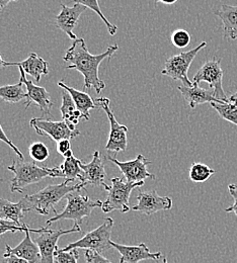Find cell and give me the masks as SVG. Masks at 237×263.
<instances>
[{
	"label": "cell",
	"instance_id": "ffe728a7",
	"mask_svg": "<svg viewBox=\"0 0 237 263\" xmlns=\"http://www.w3.org/2000/svg\"><path fill=\"white\" fill-rule=\"evenodd\" d=\"M223 24V34L225 40L237 39V5L222 4L221 8L214 12Z\"/></svg>",
	"mask_w": 237,
	"mask_h": 263
},
{
	"label": "cell",
	"instance_id": "d6a6232c",
	"mask_svg": "<svg viewBox=\"0 0 237 263\" xmlns=\"http://www.w3.org/2000/svg\"><path fill=\"white\" fill-rule=\"evenodd\" d=\"M27 229V224H23V226L16 225L14 222L0 219V236L7 233V232H25Z\"/></svg>",
	"mask_w": 237,
	"mask_h": 263
},
{
	"label": "cell",
	"instance_id": "836d02e7",
	"mask_svg": "<svg viewBox=\"0 0 237 263\" xmlns=\"http://www.w3.org/2000/svg\"><path fill=\"white\" fill-rule=\"evenodd\" d=\"M84 257L86 263H114L102 256L101 253L93 250H85Z\"/></svg>",
	"mask_w": 237,
	"mask_h": 263
},
{
	"label": "cell",
	"instance_id": "7c38bea8",
	"mask_svg": "<svg viewBox=\"0 0 237 263\" xmlns=\"http://www.w3.org/2000/svg\"><path fill=\"white\" fill-rule=\"evenodd\" d=\"M106 158L119 167L126 180L129 182H140L147 178H155V175L149 173L147 170V166L152 162L145 158L142 154H139L134 160L126 162H121L117 160L116 157L112 156H106Z\"/></svg>",
	"mask_w": 237,
	"mask_h": 263
},
{
	"label": "cell",
	"instance_id": "44dd1931",
	"mask_svg": "<svg viewBox=\"0 0 237 263\" xmlns=\"http://www.w3.org/2000/svg\"><path fill=\"white\" fill-rule=\"evenodd\" d=\"M10 66L22 67L25 73L31 75L37 83H40L43 75L49 73V63L35 53H31L30 56L22 62H10Z\"/></svg>",
	"mask_w": 237,
	"mask_h": 263
},
{
	"label": "cell",
	"instance_id": "2e32d148",
	"mask_svg": "<svg viewBox=\"0 0 237 263\" xmlns=\"http://www.w3.org/2000/svg\"><path fill=\"white\" fill-rule=\"evenodd\" d=\"M86 10V7L80 4H74L71 7L64 3H61V11L55 18V25L68 36L75 41L78 37L73 33V30L76 28L78 24V20L80 15Z\"/></svg>",
	"mask_w": 237,
	"mask_h": 263
},
{
	"label": "cell",
	"instance_id": "d590c367",
	"mask_svg": "<svg viewBox=\"0 0 237 263\" xmlns=\"http://www.w3.org/2000/svg\"><path fill=\"white\" fill-rule=\"evenodd\" d=\"M228 192L233 197V204L227 209H225V213H234L237 217V185L236 184H229L228 185Z\"/></svg>",
	"mask_w": 237,
	"mask_h": 263
},
{
	"label": "cell",
	"instance_id": "5b68a950",
	"mask_svg": "<svg viewBox=\"0 0 237 263\" xmlns=\"http://www.w3.org/2000/svg\"><path fill=\"white\" fill-rule=\"evenodd\" d=\"M111 186L108 196L104 202H102V210L103 213L107 214L113 211H120L123 214L128 213L131 208L129 199L131 193L136 187H140L144 184V181L140 182H129L122 178L115 177L111 180Z\"/></svg>",
	"mask_w": 237,
	"mask_h": 263
},
{
	"label": "cell",
	"instance_id": "83f0119b",
	"mask_svg": "<svg viewBox=\"0 0 237 263\" xmlns=\"http://www.w3.org/2000/svg\"><path fill=\"white\" fill-rule=\"evenodd\" d=\"M216 171L212 168H210L208 165L200 163V162H196L193 163L191 168H190V179L193 182L196 183H202L207 181Z\"/></svg>",
	"mask_w": 237,
	"mask_h": 263
},
{
	"label": "cell",
	"instance_id": "7bdbcfd3",
	"mask_svg": "<svg viewBox=\"0 0 237 263\" xmlns=\"http://www.w3.org/2000/svg\"><path fill=\"white\" fill-rule=\"evenodd\" d=\"M162 263H169V261H168V259H167V257H166V256L163 257V260H162Z\"/></svg>",
	"mask_w": 237,
	"mask_h": 263
},
{
	"label": "cell",
	"instance_id": "d6986e66",
	"mask_svg": "<svg viewBox=\"0 0 237 263\" xmlns=\"http://www.w3.org/2000/svg\"><path fill=\"white\" fill-rule=\"evenodd\" d=\"M177 89L180 91L183 98L187 101L191 108H195L197 105L207 102H223L215 98L213 89L201 88L198 84H194L191 87L178 86Z\"/></svg>",
	"mask_w": 237,
	"mask_h": 263
},
{
	"label": "cell",
	"instance_id": "4fadbf2b",
	"mask_svg": "<svg viewBox=\"0 0 237 263\" xmlns=\"http://www.w3.org/2000/svg\"><path fill=\"white\" fill-rule=\"evenodd\" d=\"M19 68L21 72L20 80L25 84L27 88V93H28V99H26V108L28 109L32 103H34L41 109L43 115L51 116L53 101L51 100L50 93L44 87L34 85L33 81L28 80L24 69L22 67H19Z\"/></svg>",
	"mask_w": 237,
	"mask_h": 263
},
{
	"label": "cell",
	"instance_id": "8d00e7d4",
	"mask_svg": "<svg viewBox=\"0 0 237 263\" xmlns=\"http://www.w3.org/2000/svg\"><path fill=\"white\" fill-rule=\"evenodd\" d=\"M0 141H2L3 143H5V144H7L14 152H15V154L19 156V158H22V159H24L25 157H24V154L20 151V149L7 138V136H6V134L4 133L3 131V129H2V127H1V125H0Z\"/></svg>",
	"mask_w": 237,
	"mask_h": 263
},
{
	"label": "cell",
	"instance_id": "1f68e13d",
	"mask_svg": "<svg viewBox=\"0 0 237 263\" xmlns=\"http://www.w3.org/2000/svg\"><path fill=\"white\" fill-rule=\"evenodd\" d=\"M171 42L178 49L186 48L191 43V34L185 30H176L171 34Z\"/></svg>",
	"mask_w": 237,
	"mask_h": 263
},
{
	"label": "cell",
	"instance_id": "5bb4252c",
	"mask_svg": "<svg viewBox=\"0 0 237 263\" xmlns=\"http://www.w3.org/2000/svg\"><path fill=\"white\" fill-rule=\"evenodd\" d=\"M137 199L138 203L133 205L132 210L147 216L160 211H169L172 208V199L170 197L158 196L156 191L140 192Z\"/></svg>",
	"mask_w": 237,
	"mask_h": 263
},
{
	"label": "cell",
	"instance_id": "ba28073f",
	"mask_svg": "<svg viewBox=\"0 0 237 263\" xmlns=\"http://www.w3.org/2000/svg\"><path fill=\"white\" fill-rule=\"evenodd\" d=\"M96 103L99 104L104 110L110 122L111 131L107 139V143L105 145V150L112 151L115 153L126 151L128 146V140H127L128 128L124 125L119 124L118 121L116 120L114 111L111 109V106H110V99L106 98H100L96 99Z\"/></svg>",
	"mask_w": 237,
	"mask_h": 263
},
{
	"label": "cell",
	"instance_id": "7402d4cb",
	"mask_svg": "<svg viewBox=\"0 0 237 263\" xmlns=\"http://www.w3.org/2000/svg\"><path fill=\"white\" fill-rule=\"evenodd\" d=\"M58 86L70 93V96L72 97V99L75 102L77 109L81 112L82 119L85 121H88L90 118L89 110L95 109L97 107L96 100L92 99V97L88 93H85L83 91H79L73 87H70L63 81H59Z\"/></svg>",
	"mask_w": 237,
	"mask_h": 263
},
{
	"label": "cell",
	"instance_id": "4dcf8cb0",
	"mask_svg": "<svg viewBox=\"0 0 237 263\" xmlns=\"http://www.w3.org/2000/svg\"><path fill=\"white\" fill-rule=\"evenodd\" d=\"M79 259V252L77 249H72L70 251H63L58 249L55 252L54 260L55 263H77Z\"/></svg>",
	"mask_w": 237,
	"mask_h": 263
},
{
	"label": "cell",
	"instance_id": "cb8c5ba5",
	"mask_svg": "<svg viewBox=\"0 0 237 263\" xmlns=\"http://www.w3.org/2000/svg\"><path fill=\"white\" fill-rule=\"evenodd\" d=\"M24 206L21 201L14 203L7 199L0 198V219L14 222L19 226H23L22 220L24 219Z\"/></svg>",
	"mask_w": 237,
	"mask_h": 263
},
{
	"label": "cell",
	"instance_id": "3957f363",
	"mask_svg": "<svg viewBox=\"0 0 237 263\" xmlns=\"http://www.w3.org/2000/svg\"><path fill=\"white\" fill-rule=\"evenodd\" d=\"M8 170L13 173V178L10 180L11 193L22 194L29 185L38 183L47 177H63L59 166L40 167L34 162H26L22 158L14 159L13 163L8 166Z\"/></svg>",
	"mask_w": 237,
	"mask_h": 263
},
{
	"label": "cell",
	"instance_id": "4316f807",
	"mask_svg": "<svg viewBox=\"0 0 237 263\" xmlns=\"http://www.w3.org/2000/svg\"><path fill=\"white\" fill-rule=\"evenodd\" d=\"M212 107L225 121L237 126V100L227 102H211Z\"/></svg>",
	"mask_w": 237,
	"mask_h": 263
},
{
	"label": "cell",
	"instance_id": "52a82bcc",
	"mask_svg": "<svg viewBox=\"0 0 237 263\" xmlns=\"http://www.w3.org/2000/svg\"><path fill=\"white\" fill-rule=\"evenodd\" d=\"M206 46H207V43L202 42L199 46H197L196 48L190 51L183 52L180 54L170 57L167 60L165 69L161 71V74L169 76L173 80L180 81L184 86H188V87L193 86L194 83L189 79L188 72L192 62L197 57L198 53Z\"/></svg>",
	"mask_w": 237,
	"mask_h": 263
},
{
	"label": "cell",
	"instance_id": "d4e9b609",
	"mask_svg": "<svg viewBox=\"0 0 237 263\" xmlns=\"http://www.w3.org/2000/svg\"><path fill=\"white\" fill-rule=\"evenodd\" d=\"M25 84L20 80L17 84L0 86V99L5 102L16 103L28 99V93L25 90Z\"/></svg>",
	"mask_w": 237,
	"mask_h": 263
},
{
	"label": "cell",
	"instance_id": "60d3db41",
	"mask_svg": "<svg viewBox=\"0 0 237 263\" xmlns=\"http://www.w3.org/2000/svg\"><path fill=\"white\" fill-rule=\"evenodd\" d=\"M7 66H10V62L4 61L1 57V54H0V68H4V67H7Z\"/></svg>",
	"mask_w": 237,
	"mask_h": 263
},
{
	"label": "cell",
	"instance_id": "b9f144b4",
	"mask_svg": "<svg viewBox=\"0 0 237 263\" xmlns=\"http://www.w3.org/2000/svg\"><path fill=\"white\" fill-rule=\"evenodd\" d=\"M229 100H230V101H233V100H237V92L236 93H234V95H233V96H232L231 98H229Z\"/></svg>",
	"mask_w": 237,
	"mask_h": 263
},
{
	"label": "cell",
	"instance_id": "277c9868",
	"mask_svg": "<svg viewBox=\"0 0 237 263\" xmlns=\"http://www.w3.org/2000/svg\"><path fill=\"white\" fill-rule=\"evenodd\" d=\"M67 204L62 213L56 214L53 218L47 221L46 227H50L53 223L61 220H72L75 224L80 225L83 219L88 217L92 212L97 208H102L101 200H92L88 196H81L80 192H74L69 194Z\"/></svg>",
	"mask_w": 237,
	"mask_h": 263
},
{
	"label": "cell",
	"instance_id": "74e56055",
	"mask_svg": "<svg viewBox=\"0 0 237 263\" xmlns=\"http://www.w3.org/2000/svg\"><path fill=\"white\" fill-rule=\"evenodd\" d=\"M5 263H30L28 260L24 258H20L14 255H9V256H3Z\"/></svg>",
	"mask_w": 237,
	"mask_h": 263
},
{
	"label": "cell",
	"instance_id": "9a60e30c",
	"mask_svg": "<svg viewBox=\"0 0 237 263\" xmlns=\"http://www.w3.org/2000/svg\"><path fill=\"white\" fill-rule=\"evenodd\" d=\"M112 248L116 249L120 255V263H139L142 260H159L162 256L161 252L152 253L150 252L149 248L144 244L141 243L136 246H129L118 244L116 242L111 241Z\"/></svg>",
	"mask_w": 237,
	"mask_h": 263
},
{
	"label": "cell",
	"instance_id": "f35d334b",
	"mask_svg": "<svg viewBox=\"0 0 237 263\" xmlns=\"http://www.w3.org/2000/svg\"><path fill=\"white\" fill-rule=\"evenodd\" d=\"M11 1H17V0H0V12H1V10H2L5 6H7V4H9Z\"/></svg>",
	"mask_w": 237,
	"mask_h": 263
},
{
	"label": "cell",
	"instance_id": "484cf974",
	"mask_svg": "<svg viewBox=\"0 0 237 263\" xmlns=\"http://www.w3.org/2000/svg\"><path fill=\"white\" fill-rule=\"evenodd\" d=\"M81 163L83 162L80 159L76 158L74 155L69 158H65L64 162L59 166L63 177H65L66 180H69L70 182H73L77 178L80 179L83 174Z\"/></svg>",
	"mask_w": 237,
	"mask_h": 263
},
{
	"label": "cell",
	"instance_id": "e0dca14e",
	"mask_svg": "<svg viewBox=\"0 0 237 263\" xmlns=\"http://www.w3.org/2000/svg\"><path fill=\"white\" fill-rule=\"evenodd\" d=\"M81 168L83 170V174L79 179L80 182L85 183L86 185L90 184L95 186H102L105 191L110 190V186L105 183L106 173L99 151H95L93 160L88 164L81 163Z\"/></svg>",
	"mask_w": 237,
	"mask_h": 263
},
{
	"label": "cell",
	"instance_id": "6da1fadb",
	"mask_svg": "<svg viewBox=\"0 0 237 263\" xmlns=\"http://www.w3.org/2000/svg\"><path fill=\"white\" fill-rule=\"evenodd\" d=\"M118 49V45H112L104 53L92 55L86 48L85 41L80 37L73 41L63 60L70 64L66 67L67 69L77 70L83 75L84 89L94 88L97 93H101L105 87V83L99 76V67L104 59H111Z\"/></svg>",
	"mask_w": 237,
	"mask_h": 263
},
{
	"label": "cell",
	"instance_id": "7a4b0ae2",
	"mask_svg": "<svg viewBox=\"0 0 237 263\" xmlns=\"http://www.w3.org/2000/svg\"><path fill=\"white\" fill-rule=\"evenodd\" d=\"M69 180H65L60 184L48 185L40 192L31 196H26L22 200H20L24 206V212L29 213L34 211L40 215H49L50 211L54 214H58L55 205L69 194L74 192H81L85 189L86 184L78 182L76 184H69Z\"/></svg>",
	"mask_w": 237,
	"mask_h": 263
},
{
	"label": "cell",
	"instance_id": "f1b7e54d",
	"mask_svg": "<svg viewBox=\"0 0 237 263\" xmlns=\"http://www.w3.org/2000/svg\"><path fill=\"white\" fill-rule=\"evenodd\" d=\"M72 2H73L74 4L76 3V4L83 5V6H85L86 8H89V9H92L93 11H95L97 14L100 15V17L102 18V22L105 24V26H106V28H107V31H108V33H110L111 35H115V34L117 33L118 28H117L115 25L111 24V23L107 21V18L103 15V13L102 12V9H101V7H100V4H99V1H98V0H73Z\"/></svg>",
	"mask_w": 237,
	"mask_h": 263
},
{
	"label": "cell",
	"instance_id": "9c48e42d",
	"mask_svg": "<svg viewBox=\"0 0 237 263\" xmlns=\"http://www.w3.org/2000/svg\"><path fill=\"white\" fill-rule=\"evenodd\" d=\"M81 228L79 225L74 224L71 229L63 230H51L49 227L40 228L38 233L40 234L39 237L35 239V243L39 246L40 253H41V260L39 263H55L54 256L55 252L59 249L57 246L58 240L61 236L71 234V233H81Z\"/></svg>",
	"mask_w": 237,
	"mask_h": 263
},
{
	"label": "cell",
	"instance_id": "30bf717a",
	"mask_svg": "<svg viewBox=\"0 0 237 263\" xmlns=\"http://www.w3.org/2000/svg\"><path fill=\"white\" fill-rule=\"evenodd\" d=\"M222 79L223 71L220 66V61L217 59H212L207 61L195 74L193 78V83L198 85L203 81L209 83L211 89H213L214 91L215 98L220 101L227 102L229 101V99L227 98L223 89Z\"/></svg>",
	"mask_w": 237,
	"mask_h": 263
},
{
	"label": "cell",
	"instance_id": "8fae6325",
	"mask_svg": "<svg viewBox=\"0 0 237 263\" xmlns=\"http://www.w3.org/2000/svg\"><path fill=\"white\" fill-rule=\"evenodd\" d=\"M30 126L42 137H50L53 141L59 142L62 140H71L80 135V131L72 130L65 121L55 122L50 119L34 118L30 121Z\"/></svg>",
	"mask_w": 237,
	"mask_h": 263
},
{
	"label": "cell",
	"instance_id": "8992f818",
	"mask_svg": "<svg viewBox=\"0 0 237 263\" xmlns=\"http://www.w3.org/2000/svg\"><path fill=\"white\" fill-rule=\"evenodd\" d=\"M114 227V220L112 218H105L102 225L88 232L81 239L70 243L66 247L62 248L63 251H70L72 249H85L93 250L99 253L104 252L112 248L111 236Z\"/></svg>",
	"mask_w": 237,
	"mask_h": 263
},
{
	"label": "cell",
	"instance_id": "ab89813d",
	"mask_svg": "<svg viewBox=\"0 0 237 263\" xmlns=\"http://www.w3.org/2000/svg\"><path fill=\"white\" fill-rule=\"evenodd\" d=\"M156 3L157 2H161V3H165V4H173L175 3L177 0H154Z\"/></svg>",
	"mask_w": 237,
	"mask_h": 263
},
{
	"label": "cell",
	"instance_id": "ac0fdd59",
	"mask_svg": "<svg viewBox=\"0 0 237 263\" xmlns=\"http://www.w3.org/2000/svg\"><path fill=\"white\" fill-rule=\"evenodd\" d=\"M32 229L27 225V229L25 231L26 237L25 239L15 247H10L6 244L5 252L3 256L14 255L20 258H24L30 263H39L41 260V253L38 244L34 242L31 238L30 232Z\"/></svg>",
	"mask_w": 237,
	"mask_h": 263
},
{
	"label": "cell",
	"instance_id": "e575fe53",
	"mask_svg": "<svg viewBox=\"0 0 237 263\" xmlns=\"http://www.w3.org/2000/svg\"><path fill=\"white\" fill-rule=\"evenodd\" d=\"M57 152L61 154L64 158H69L73 155V152L71 150V143L70 140H62L57 143Z\"/></svg>",
	"mask_w": 237,
	"mask_h": 263
},
{
	"label": "cell",
	"instance_id": "603a6c76",
	"mask_svg": "<svg viewBox=\"0 0 237 263\" xmlns=\"http://www.w3.org/2000/svg\"><path fill=\"white\" fill-rule=\"evenodd\" d=\"M60 111L63 121L67 123L68 126L72 130H76L75 126L82 119V116L81 112L77 109L72 97L66 90L62 92V104L60 107Z\"/></svg>",
	"mask_w": 237,
	"mask_h": 263
},
{
	"label": "cell",
	"instance_id": "f546056e",
	"mask_svg": "<svg viewBox=\"0 0 237 263\" xmlns=\"http://www.w3.org/2000/svg\"><path fill=\"white\" fill-rule=\"evenodd\" d=\"M30 156L38 162H44L50 155L48 147L40 142H35L30 146Z\"/></svg>",
	"mask_w": 237,
	"mask_h": 263
}]
</instances>
